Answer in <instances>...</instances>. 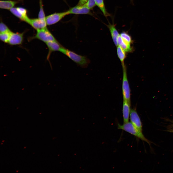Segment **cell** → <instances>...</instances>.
Segmentation results:
<instances>
[{
	"label": "cell",
	"mask_w": 173,
	"mask_h": 173,
	"mask_svg": "<svg viewBox=\"0 0 173 173\" xmlns=\"http://www.w3.org/2000/svg\"><path fill=\"white\" fill-rule=\"evenodd\" d=\"M60 51L81 67H86L90 63V60L86 56L78 55L64 47L61 49Z\"/></svg>",
	"instance_id": "cell-1"
},
{
	"label": "cell",
	"mask_w": 173,
	"mask_h": 173,
	"mask_svg": "<svg viewBox=\"0 0 173 173\" xmlns=\"http://www.w3.org/2000/svg\"><path fill=\"white\" fill-rule=\"evenodd\" d=\"M118 128L124 130L149 143L148 141L145 138L142 132L137 129L131 122L124 123L122 125L118 124Z\"/></svg>",
	"instance_id": "cell-2"
},
{
	"label": "cell",
	"mask_w": 173,
	"mask_h": 173,
	"mask_svg": "<svg viewBox=\"0 0 173 173\" xmlns=\"http://www.w3.org/2000/svg\"><path fill=\"white\" fill-rule=\"evenodd\" d=\"M122 66L123 72L122 87L123 99L130 103V90L127 76L126 68L125 64Z\"/></svg>",
	"instance_id": "cell-3"
},
{
	"label": "cell",
	"mask_w": 173,
	"mask_h": 173,
	"mask_svg": "<svg viewBox=\"0 0 173 173\" xmlns=\"http://www.w3.org/2000/svg\"><path fill=\"white\" fill-rule=\"evenodd\" d=\"M37 31L36 35L33 37L31 39H37L45 43L56 40L47 27L37 30Z\"/></svg>",
	"instance_id": "cell-4"
},
{
	"label": "cell",
	"mask_w": 173,
	"mask_h": 173,
	"mask_svg": "<svg viewBox=\"0 0 173 173\" xmlns=\"http://www.w3.org/2000/svg\"><path fill=\"white\" fill-rule=\"evenodd\" d=\"M69 14L68 11L55 13L46 17V22L47 25H51L58 22L66 16Z\"/></svg>",
	"instance_id": "cell-5"
},
{
	"label": "cell",
	"mask_w": 173,
	"mask_h": 173,
	"mask_svg": "<svg viewBox=\"0 0 173 173\" xmlns=\"http://www.w3.org/2000/svg\"><path fill=\"white\" fill-rule=\"evenodd\" d=\"M9 10L14 15L29 24L30 19L27 15V10L25 9L22 7H13Z\"/></svg>",
	"instance_id": "cell-6"
},
{
	"label": "cell",
	"mask_w": 173,
	"mask_h": 173,
	"mask_svg": "<svg viewBox=\"0 0 173 173\" xmlns=\"http://www.w3.org/2000/svg\"><path fill=\"white\" fill-rule=\"evenodd\" d=\"M130 117V122L139 131L142 132L141 122L140 117L135 109H131Z\"/></svg>",
	"instance_id": "cell-7"
},
{
	"label": "cell",
	"mask_w": 173,
	"mask_h": 173,
	"mask_svg": "<svg viewBox=\"0 0 173 173\" xmlns=\"http://www.w3.org/2000/svg\"><path fill=\"white\" fill-rule=\"evenodd\" d=\"M24 32L14 33L11 31L7 43L11 45H19L23 43Z\"/></svg>",
	"instance_id": "cell-8"
},
{
	"label": "cell",
	"mask_w": 173,
	"mask_h": 173,
	"mask_svg": "<svg viewBox=\"0 0 173 173\" xmlns=\"http://www.w3.org/2000/svg\"><path fill=\"white\" fill-rule=\"evenodd\" d=\"M69 14H86L92 15L90 10L84 6L77 5L68 10Z\"/></svg>",
	"instance_id": "cell-9"
},
{
	"label": "cell",
	"mask_w": 173,
	"mask_h": 173,
	"mask_svg": "<svg viewBox=\"0 0 173 173\" xmlns=\"http://www.w3.org/2000/svg\"><path fill=\"white\" fill-rule=\"evenodd\" d=\"M48 49V52L47 59H49L50 56L52 52L56 51H60L63 47L56 40L49 42L45 43Z\"/></svg>",
	"instance_id": "cell-10"
},
{
	"label": "cell",
	"mask_w": 173,
	"mask_h": 173,
	"mask_svg": "<svg viewBox=\"0 0 173 173\" xmlns=\"http://www.w3.org/2000/svg\"><path fill=\"white\" fill-rule=\"evenodd\" d=\"M122 112L124 123L129 122L130 109V103L127 100L123 99Z\"/></svg>",
	"instance_id": "cell-11"
},
{
	"label": "cell",
	"mask_w": 173,
	"mask_h": 173,
	"mask_svg": "<svg viewBox=\"0 0 173 173\" xmlns=\"http://www.w3.org/2000/svg\"><path fill=\"white\" fill-rule=\"evenodd\" d=\"M36 30L46 27V22L38 18L30 19L29 23Z\"/></svg>",
	"instance_id": "cell-12"
},
{
	"label": "cell",
	"mask_w": 173,
	"mask_h": 173,
	"mask_svg": "<svg viewBox=\"0 0 173 173\" xmlns=\"http://www.w3.org/2000/svg\"><path fill=\"white\" fill-rule=\"evenodd\" d=\"M106 25L109 30L113 42L117 47L118 46L117 38L120 34L116 28L115 25L114 23L111 24L109 22L108 25Z\"/></svg>",
	"instance_id": "cell-13"
},
{
	"label": "cell",
	"mask_w": 173,
	"mask_h": 173,
	"mask_svg": "<svg viewBox=\"0 0 173 173\" xmlns=\"http://www.w3.org/2000/svg\"><path fill=\"white\" fill-rule=\"evenodd\" d=\"M118 46H120L125 52H132L133 48L131 46L130 44L124 40L120 35L117 40Z\"/></svg>",
	"instance_id": "cell-14"
},
{
	"label": "cell",
	"mask_w": 173,
	"mask_h": 173,
	"mask_svg": "<svg viewBox=\"0 0 173 173\" xmlns=\"http://www.w3.org/2000/svg\"><path fill=\"white\" fill-rule=\"evenodd\" d=\"M17 3V1L11 0H0V8L2 9L10 10Z\"/></svg>",
	"instance_id": "cell-15"
},
{
	"label": "cell",
	"mask_w": 173,
	"mask_h": 173,
	"mask_svg": "<svg viewBox=\"0 0 173 173\" xmlns=\"http://www.w3.org/2000/svg\"><path fill=\"white\" fill-rule=\"evenodd\" d=\"M96 5L101 10L104 15L106 17L111 16L110 14L107 11L103 0H94Z\"/></svg>",
	"instance_id": "cell-16"
},
{
	"label": "cell",
	"mask_w": 173,
	"mask_h": 173,
	"mask_svg": "<svg viewBox=\"0 0 173 173\" xmlns=\"http://www.w3.org/2000/svg\"><path fill=\"white\" fill-rule=\"evenodd\" d=\"M117 51L118 56L121 62L122 65H124V61L126 57V52L118 46L117 47Z\"/></svg>",
	"instance_id": "cell-17"
},
{
	"label": "cell",
	"mask_w": 173,
	"mask_h": 173,
	"mask_svg": "<svg viewBox=\"0 0 173 173\" xmlns=\"http://www.w3.org/2000/svg\"><path fill=\"white\" fill-rule=\"evenodd\" d=\"M39 4L40 8L38 18L42 21L46 22V17L43 8L42 0H39Z\"/></svg>",
	"instance_id": "cell-18"
},
{
	"label": "cell",
	"mask_w": 173,
	"mask_h": 173,
	"mask_svg": "<svg viewBox=\"0 0 173 173\" xmlns=\"http://www.w3.org/2000/svg\"><path fill=\"white\" fill-rule=\"evenodd\" d=\"M12 31H10L0 33V39L2 41L8 43Z\"/></svg>",
	"instance_id": "cell-19"
},
{
	"label": "cell",
	"mask_w": 173,
	"mask_h": 173,
	"mask_svg": "<svg viewBox=\"0 0 173 173\" xmlns=\"http://www.w3.org/2000/svg\"><path fill=\"white\" fill-rule=\"evenodd\" d=\"M120 35L122 39L128 43L131 44L132 43L131 37L127 32L123 31Z\"/></svg>",
	"instance_id": "cell-20"
},
{
	"label": "cell",
	"mask_w": 173,
	"mask_h": 173,
	"mask_svg": "<svg viewBox=\"0 0 173 173\" xmlns=\"http://www.w3.org/2000/svg\"><path fill=\"white\" fill-rule=\"evenodd\" d=\"M83 5L90 10L92 9L96 6L94 0H89Z\"/></svg>",
	"instance_id": "cell-21"
},
{
	"label": "cell",
	"mask_w": 173,
	"mask_h": 173,
	"mask_svg": "<svg viewBox=\"0 0 173 173\" xmlns=\"http://www.w3.org/2000/svg\"><path fill=\"white\" fill-rule=\"evenodd\" d=\"M11 31L7 26L1 22L0 24V33H3Z\"/></svg>",
	"instance_id": "cell-22"
},
{
	"label": "cell",
	"mask_w": 173,
	"mask_h": 173,
	"mask_svg": "<svg viewBox=\"0 0 173 173\" xmlns=\"http://www.w3.org/2000/svg\"><path fill=\"white\" fill-rule=\"evenodd\" d=\"M89 0H79L77 5H82Z\"/></svg>",
	"instance_id": "cell-23"
},
{
	"label": "cell",
	"mask_w": 173,
	"mask_h": 173,
	"mask_svg": "<svg viewBox=\"0 0 173 173\" xmlns=\"http://www.w3.org/2000/svg\"><path fill=\"white\" fill-rule=\"evenodd\" d=\"M17 0V1H22V0Z\"/></svg>",
	"instance_id": "cell-24"
},
{
	"label": "cell",
	"mask_w": 173,
	"mask_h": 173,
	"mask_svg": "<svg viewBox=\"0 0 173 173\" xmlns=\"http://www.w3.org/2000/svg\"><path fill=\"white\" fill-rule=\"evenodd\" d=\"M5 141V140H2V142H4Z\"/></svg>",
	"instance_id": "cell-25"
},
{
	"label": "cell",
	"mask_w": 173,
	"mask_h": 173,
	"mask_svg": "<svg viewBox=\"0 0 173 173\" xmlns=\"http://www.w3.org/2000/svg\"><path fill=\"white\" fill-rule=\"evenodd\" d=\"M3 143H1V145H2V144H3Z\"/></svg>",
	"instance_id": "cell-26"
},
{
	"label": "cell",
	"mask_w": 173,
	"mask_h": 173,
	"mask_svg": "<svg viewBox=\"0 0 173 173\" xmlns=\"http://www.w3.org/2000/svg\"><path fill=\"white\" fill-rule=\"evenodd\" d=\"M18 171H19L18 170V171H16V172H18Z\"/></svg>",
	"instance_id": "cell-27"
},
{
	"label": "cell",
	"mask_w": 173,
	"mask_h": 173,
	"mask_svg": "<svg viewBox=\"0 0 173 173\" xmlns=\"http://www.w3.org/2000/svg\"><path fill=\"white\" fill-rule=\"evenodd\" d=\"M26 147H25L24 148H25Z\"/></svg>",
	"instance_id": "cell-28"
}]
</instances>
